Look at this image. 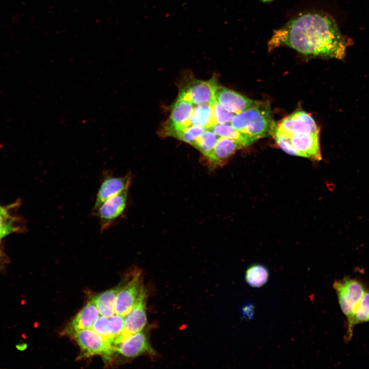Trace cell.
<instances>
[{
    "instance_id": "cell-23",
    "label": "cell",
    "mask_w": 369,
    "mask_h": 369,
    "mask_svg": "<svg viewBox=\"0 0 369 369\" xmlns=\"http://www.w3.org/2000/svg\"><path fill=\"white\" fill-rule=\"evenodd\" d=\"M369 321V292H364L358 306L353 320V326L358 323Z\"/></svg>"
},
{
    "instance_id": "cell-4",
    "label": "cell",
    "mask_w": 369,
    "mask_h": 369,
    "mask_svg": "<svg viewBox=\"0 0 369 369\" xmlns=\"http://www.w3.org/2000/svg\"><path fill=\"white\" fill-rule=\"evenodd\" d=\"M128 204V191L116 195L92 210V214L98 219L100 231L115 226L125 216Z\"/></svg>"
},
{
    "instance_id": "cell-16",
    "label": "cell",
    "mask_w": 369,
    "mask_h": 369,
    "mask_svg": "<svg viewBox=\"0 0 369 369\" xmlns=\"http://www.w3.org/2000/svg\"><path fill=\"white\" fill-rule=\"evenodd\" d=\"M242 147L237 142L228 138L219 137L212 151L206 157L214 167L221 166Z\"/></svg>"
},
{
    "instance_id": "cell-11",
    "label": "cell",
    "mask_w": 369,
    "mask_h": 369,
    "mask_svg": "<svg viewBox=\"0 0 369 369\" xmlns=\"http://www.w3.org/2000/svg\"><path fill=\"white\" fill-rule=\"evenodd\" d=\"M193 108V104L190 100L178 95L172 106L170 115L161 130V134L169 136L173 132L188 127Z\"/></svg>"
},
{
    "instance_id": "cell-12",
    "label": "cell",
    "mask_w": 369,
    "mask_h": 369,
    "mask_svg": "<svg viewBox=\"0 0 369 369\" xmlns=\"http://www.w3.org/2000/svg\"><path fill=\"white\" fill-rule=\"evenodd\" d=\"M276 126L290 136L319 133L312 116L303 111L294 112L283 118Z\"/></svg>"
},
{
    "instance_id": "cell-27",
    "label": "cell",
    "mask_w": 369,
    "mask_h": 369,
    "mask_svg": "<svg viewBox=\"0 0 369 369\" xmlns=\"http://www.w3.org/2000/svg\"><path fill=\"white\" fill-rule=\"evenodd\" d=\"M11 221L6 209L0 206V230Z\"/></svg>"
},
{
    "instance_id": "cell-24",
    "label": "cell",
    "mask_w": 369,
    "mask_h": 369,
    "mask_svg": "<svg viewBox=\"0 0 369 369\" xmlns=\"http://www.w3.org/2000/svg\"><path fill=\"white\" fill-rule=\"evenodd\" d=\"M91 329L113 344L114 340L111 332L109 318L99 315Z\"/></svg>"
},
{
    "instance_id": "cell-26",
    "label": "cell",
    "mask_w": 369,
    "mask_h": 369,
    "mask_svg": "<svg viewBox=\"0 0 369 369\" xmlns=\"http://www.w3.org/2000/svg\"><path fill=\"white\" fill-rule=\"evenodd\" d=\"M111 334L113 338V342L122 333L124 326V317L114 314L109 317Z\"/></svg>"
},
{
    "instance_id": "cell-18",
    "label": "cell",
    "mask_w": 369,
    "mask_h": 369,
    "mask_svg": "<svg viewBox=\"0 0 369 369\" xmlns=\"http://www.w3.org/2000/svg\"><path fill=\"white\" fill-rule=\"evenodd\" d=\"M219 137L230 138L239 144L242 148H245L256 140L248 135L233 127L231 124H216L210 129Z\"/></svg>"
},
{
    "instance_id": "cell-9",
    "label": "cell",
    "mask_w": 369,
    "mask_h": 369,
    "mask_svg": "<svg viewBox=\"0 0 369 369\" xmlns=\"http://www.w3.org/2000/svg\"><path fill=\"white\" fill-rule=\"evenodd\" d=\"M131 181L130 173H127L124 176H116L111 170L104 171L92 210L97 208L108 199L128 191Z\"/></svg>"
},
{
    "instance_id": "cell-10",
    "label": "cell",
    "mask_w": 369,
    "mask_h": 369,
    "mask_svg": "<svg viewBox=\"0 0 369 369\" xmlns=\"http://www.w3.org/2000/svg\"><path fill=\"white\" fill-rule=\"evenodd\" d=\"M147 291L145 290L136 305L124 316L125 326L122 334L113 344H117L131 335L143 330L147 324Z\"/></svg>"
},
{
    "instance_id": "cell-28",
    "label": "cell",
    "mask_w": 369,
    "mask_h": 369,
    "mask_svg": "<svg viewBox=\"0 0 369 369\" xmlns=\"http://www.w3.org/2000/svg\"><path fill=\"white\" fill-rule=\"evenodd\" d=\"M16 230V228L14 227L12 224V221L9 223L4 228L0 230V240L4 237L6 236L8 234L14 232Z\"/></svg>"
},
{
    "instance_id": "cell-13",
    "label": "cell",
    "mask_w": 369,
    "mask_h": 369,
    "mask_svg": "<svg viewBox=\"0 0 369 369\" xmlns=\"http://www.w3.org/2000/svg\"><path fill=\"white\" fill-rule=\"evenodd\" d=\"M215 97L216 101L224 109L235 114L251 108L260 102L221 86L217 88Z\"/></svg>"
},
{
    "instance_id": "cell-1",
    "label": "cell",
    "mask_w": 369,
    "mask_h": 369,
    "mask_svg": "<svg viewBox=\"0 0 369 369\" xmlns=\"http://www.w3.org/2000/svg\"><path fill=\"white\" fill-rule=\"evenodd\" d=\"M347 42L334 20L319 12H308L292 18L275 30L268 43L272 51L281 46L290 47L308 57L345 56Z\"/></svg>"
},
{
    "instance_id": "cell-6",
    "label": "cell",
    "mask_w": 369,
    "mask_h": 369,
    "mask_svg": "<svg viewBox=\"0 0 369 369\" xmlns=\"http://www.w3.org/2000/svg\"><path fill=\"white\" fill-rule=\"evenodd\" d=\"M130 275L119 284L115 303V313L124 317L136 305L145 290L140 271L135 269Z\"/></svg>"
},
{
    "instance_id": "cell-20",
    "label": "cell",
    "mask_w": 369,
    "mask_h": 369,
    "mask_svg": "<svg viewBox=\"0 0 369 369\" xmlns=\"http://www.w3.org/2000/svg\"><path fill=\"white\" fill-rule=\"evenodd\" d=\"M269 273L266 268L260 264L251 265L246 271V282L253 288H260L264 285L269 279Z\"/></svg>"
},
{
    "instance_id": "cell-25",
    "label": "cell",
    "mask_w": 369,
    "mask_h": 369,
    "mask_svg": "<svg viewBox=\"0 0 369 369\" xmlns=\"http://www.w3.org/2000/svg\"><path fill=\"white\" fill-rule=\"evenodd\" d=\"M213 114L216 124H230L235 114L224 109L217 101L212 106Z\"/></svg>"
},
{
    "instance_id": "cell-3",
    "label": "cell",
    "mask_w": 369,
    "mask_h": 369,
    "mask_svg": "<svg viewBox=\"0 0 369 369\" xmlns=\"http://www.w3.org/2000/svg\"><path fill=\"white\" fill-rule=\"evenodd\" d=\"M333 286L337 292L341 310L347 318L349 340L352 336L354 316L365 291L359 281L348 277L336 281Z\"/></svg>"
},
{
    "instance_id": "cell-5",
    "label": "cell",
    "mask_w": 369,
    "mask_h": 369,
    "mask_svg": "<svg viewBox=\"0 0 369 369\" xmlns=\"http://www.w3.org/2000/svg\"><path fill=\"white\" fill-rule=\"evenodd\" d=\"M180 87L179 95L190 100L193 105L213 106L216 102L215 93L218 87L217 77L207 80L188 77Z\"/></svg>"
},
{
    "instance_id": "cell-15",
    "label": "cell",
    "mask_w": 369,
    "mask_h": 369,
    "mask_svg": "<svg viewBox=\"0 0 369 369\" xmlns=\"http://www.w3.org/2000/svg\"><path fill=\"white\" fill-rule=\"evenodd\" d=\"M99 315L97 307L91 300L67 325L64 333L72 336L80 331L91 329Z\"/></svg>"
},
{
    "instance_id": "cell-8",
    "label": "cell",
    "mask_w": 369,
    "mask_h": 369,
    "mask_svg": "<svg viewBox=\"0 0 369 369\" xmlns=\"http://www.w3.org/2000/svg\"><path fill=\"white\" fill-rule=\"evenodd\" d=\"M114 352L127 359L142 355L156 357L157 353L151 345L149 332L142 330L130 336L121 342L113 345Z\"/></svg>"
},
{
    "instance_id": "cell-7",
    "label": "cell",
    "mask_w": 369,
    "mask_h": 369,
    "mask_svg": "<svg viewBox=\"0 0 369 369\" xmlns=\"http://www.w3.org/2000/svg\"><path fill=\"white\" fill-rule=\"evenodd\" d=\"M81 350L80 357L101 355L108 359L114 352L113 344L92 329L72 336Z\"/></svg>"
},
{
    "instance_id": "cell-29",
    "label": "cell",
    "mask_w": 369,
    "mask_h": 369,
    "mask_svg": "<svg viewBox=\"0 0 369 369\" xmlns=\"http://www.w3.org/2000/svg\"><path fill=\"white\" fill-rule=\"evenodd\" d=\"M260 1H261L263 3H268L272 2L274 0H260Z\"/></svg>"
},
{
    "instance_id": "cell-22",
    "label": "cell",
    "mask_w": 369,
    "mask_h": 369,
    "mask_svg": "<svg viewBox=\"0 0 369 369\" xmlns=\"http://www.w3.org/2000/svg\"><path fill=\"white\" fill-rule=\"evenodd\" d=\"M207 129L205 127L198 126H191L184 129L172 132L169 135L190 145L193 143L203 134Z\"/></svg>"
},
{
    "instance_id": "cell-17",
    "label": "cell",
    "mask_w": 369,
    "mask_h": 369,
    "mask_svg": "<svg viewBox=\"0 0 369 369\" xmlns=\"http://www.w3.org/2000/svg\"><path fill=\"white\" fill-rule=\"evenodd\" d=\"M119 288V285L101 292L92 298L100 315L109 318L115 314V303Z\"/></svg>"
},
{
    "instance_id": "cell-2",
    "label": "cell",
    "mask_w": 369,
    "mask_h": 369,
    "mask_svg": "<svg viewBox=\"0 0 369 369\" xmlns=\"http://www.w3.org/2000/svg\"><path fill=\"white\" fill-rule=\"evenodd\" d=\"M230 124L237 130L256 140L273 135L276 126L269 105L262 101L235 114Z\"/></svg>"
},
{
    "instance_id": "cell-19",
    "label": "cell",
    "mask_w": 369,
    "mask_h": 369,
    "mask_svg": "<svg viewBox=\"0 0 369 369\" xmlns=\"http://www.w3.org/2000/svg\"><path fill=\"white\" fill-rule=\"evenodd\" d=\"M216 124L213 114L212 106L196 105L188 122V127L198 126L210 129Z\"/></svg>"
},
{
    "instance_id": "cell-14",
    "label": "cell",
    "mask_w": 369,
    "mask_h": 369,
    "mask_svg": "<svg viewBox=\"0 0 369 369\" xmlns=\"http://www.w3.org/2000/svg\"><path fill=\"white\" fill-rule=\"evenodd\" d=\"M291 138L298 156L316 161L321 159L319 133L293 135L291 136Z\"/></svg>"
},
{
    "instance_id": "cell-21",
    "label": "cell",
    "mask_w": 369,
    "mask_h": 369,
    "mask_svg": "<svg viewBox=\"0 0 369 369\" xmlns=\"http://www.w3.org/2000/svg\"><path fill=\"white\" fill-rule=\"evenodd\" d=\"M219 136L210 129H207L192 145L205 157L213 150Z\"/></svg>"
}]
</instances>
